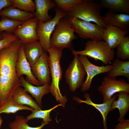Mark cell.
<instances>
[{
  "label": "cell",
  "instance_id": "9a60e30c",
  "mask_svg": "<svg viewBox=\"0 0 129 129\" xmlns=\"http://www.w3.org/2000/svg\"><path fill=\"white\" fill-rule=\"evenodd\" d=\"M128 32L118 27L107 25L104 29L102 40L111 49H113L117 47Z\"/></svg>",
  "mask_w": 129,
  "mask_h": 129
},
{
  "label": "cell",
  "instance_id": "44dd1931",
  "mask_svg": "<svg viewBox=\"0 0 129 129\" xmlns=\"http://www.w3.org/2000/svg\"><path fill=\"white\" fill-rule=\"evenodd\" d=\"M118 98L114 100L111 104L110 111L117 108L119 110V116L118 118V121L124 119V118L129 110V95L124 92L118 93Z\"/></svg>",
  "mask_w": 129,
  "mask_h": 129
},
{
  "label": "cell",
  "instance_id": "52a82bcc",
  "mask_svg": "<svg viewBox=\"0 0 129 129\" xmlns=\"http://www.w3.org/2000/svg\"><path fill=\"white\" fill-rule=\"evenodd\" d=\"M55 9L56 14L54 17L45 22L38 21L37 28L39 42L44 52L46 53L50 47L51 36L56 25L61 18L67 16L66 12L56 7Z\"/></svg>",
  "mask_w": 129,
  "mask_h": 129
},
{
  "label": "cell",
  "instance_id": "277c9868",
  "mask_svg": "<svg viewBox=\"0 0 129 129\" xmlns=\"http://www.w3.org/2000/svg\"><path fill=\"white\" fill-rule=\"evenodd\" d=\"M73 54L85 55L99 60L104 64L108 65L114 58L115 52L113 49H111L107 44L102 40L96 41L90 40L86 43L84 50L72 51Z\"/></svg>",
  "mask_w": 129,
  "mask_h": 129
},
{
  "label": "cell",
  "instance_id": "d4e9b609",
  "mask_svg": "<svg viewBox=\"0 0 129 129\" xmlns=\"http://www.w3.org/2000/svg\"><path fill=\"white\" fill-rule=\"evenodd\" d=\"M33 109L27 106L22 105L17 103L11 97L6 101L0 108V114L2 113L15 114L17 112L22 110L31 111Z\"/></svg>",
  "mask_w": 129,
  "mask_h": 129
},
{
  "label": "cell",
  "instance_id": "8d00e7d4",
  "mask_svg": "<svg viewBox=\"0 0 129 129\" xmlns=\"http://www.w3.org/2000/svg\"><path fill=\"white\" fill-rule=\"evenodd\" d=\"M10 129L7 128V129Z\"/></svg>",
  "mask_w": 129,
  "mask_h": 129
},
{
  "label": "cell",
  "instance_id": "1f68e13d",
  "mask_svg": "<svg viewBox=\"0 0 129 129\" xmlns=\"http://www.w3.org/2000/svg\"><path fill=\"white\" fill-rule=\"evenodd\" d=\"M2 38L0 40V51L10 45L18 38L14 34L4 32L2 33Z\"/></svg>",
  "mask_w": 129,
  "mask_h": 129
},
{
  "label": "cell",
  "instance_id": "d6a6232c",
  "mask_svg": "<svg viewBox=\"0 0 129 129\" xmlns=\"http://www.w3.org/2000/svg\"><path fill=\"white\" fill-rule=\"evenodd\" d=\"M113 129H129V120L124 119L119 121Z\"/></svg>",
  "mask_w": 129,
  "mask_h": 129
},
{
  "label": "cell",
  "instance_id": "f546056e",
  "mask_svg": "<svg viewBox=\"0 0 129 129\" xmlns=\"http://www.w3.org/2000/svg\"><path fill=\"white\" fill-rule=\"evenodd\" d=\"M11 6L23 11L34 13L36 9V5L32 0H11Z\"/></svg>",
  "mask_w": 129,
  "mask_h": 129
},
{
  "label": "cell",
  "instance_id": "83f0119b",
  "mask_svg": "<svg viewBox=\"0 0 129 129\" xmlns=\"http://www.w3.org/2000/svg\"><path fill=\"white\" fill-rule=\"evenodd\" d=\"M116 51L117 58L122 60L129 59V36H126L117 46Z\"/></svg>",
  "mask_w": 129,
  "mask_h": 129
},
{
  "label": "cell",
  "instance_id": "7402d4cb",
  "mask_svg": "<svg viewBox=\"0 0 129 129\" xmlns=\"http://www.w3.org/2000/svg\"><path fill=\"white\" fill-rule=\"evenodd\" d=\"M99 3L101 8L117 13L129 15V0H100Z\"/></svg>",
  "mask_w": 129,
  "mask_h": 129
},
{
  "label": "cell",
  "instance_id": "8992f818",
  "mask_svg": "<svg viewBox=\"0 0 129 129\" xmlns=\"http://www.w3.org/2000/svg\"><path fill=\"white\" fill-rule=\"evenodd\" d=\"M65 18L80 38L96 41L102 40L104 28L96 24L67 15Z\"/></svg>",
  "mask_w": 129,
  "mask_h": 129
},
{
  "label": "cell",
  "instance_id": "d6986e66",
  "mask_svg": "<svg viewBox=\"0 0 129 129\" xmlns=\"http://www.w3.org/2000/svg\"><path fill=\"white\" fill-rule=\"evenodd\" d=\"M22 45L26 59L31 66L39 59L43 53L44 51L38 41Z\"/></svg>",
  "mask_w": 129,
  "mask_h": 129
},
{
  "label": "cell",
  "instance_id": "484cf974",
  "mask_svg": "<svg viewBox=\"0 0 129 129\" xmlns=\"http://www.w3.org/2000/svg\"><path fill=\"white\" fill-rule=\"evenodd\" d=\"M28 121L22 115H17L15 119L9 124L10 129H42L45 125L49 123L42 121L41 125L36 127H31L27 124Z\"/></svg>",
  "mask_w": 129,
  "mask_h": 129
},
{
  "label": "cell",
  "instance_id": "30bf717a",
  "mask_svg": "<svg viewBox=\"0 0 129 129\" xmlns=\"http://www.w3.org/2000/svg\"><path fill=\"white\" fill-rule=\"evenodd\" d=\"M79 56L87 74L86 80L81 87V91L84 92L90 88L92 80L95 76L100 74L108 73L112 69L113 66L112 64L97 66L91 62L87 56L81 55Z\"/></svg>",
  "mask_w": 129,
  "mask_h": 129
},
{
  "label": "cell",
  "instance_id": "4316f807",
  "mask_svg": "<svg viewBox=\"0 0 129 129\" xmlns=\"http://www.w3.org/2000/svg\"><path fill=\"white\" fill-rule=\"evenodd\" d=\"M62 105L59 104L50 109L45 110H36L34 109L31 111L32 113L27 117L26 118L27 121L35 118H39L43 119V121L49 123L52 121V119L50 116V113L53 110L59 106Z\"/></svg>",
  "mask_w": 129,
  "mask_h": 129
},
{
  "label": "cell",
  "instance_id": "3957f363",
  "mask_svg": "<svg viewBox=\"0 0 129 129\" xmlns=\"http://www.w3.org/2000/svg\"><path fill=\"white\" fill-rule=\"evenodd\" d=\"M101 7L99 2L93 0H84L69 11L67 15L85 21L93 22L105 28L107 26L104 17L101 14Z\"/></svg>",
  "mask_w": 129,
  "mask_h": 129
},
{
  "label": "cell",
  "instance_id": "ffe728a7",
  "mask_svg": "<svg viewBox=\"0 0 129 129\" xmlns=\"http://www.w3.org/2000/svg\"><path fill=\"white\" fill-rule=\"evenodd\" d=\"M0 16L16 21L24 22L34 17V13L24 11L10 6L2 9L0 11Z\"/></svg>",
  "mask_w": 129,
  "mask_h": 129
},
{
  "label": "cell",
  "instance_id": "7a4b0ae2",
  "mask_svg": "<svg viewBox=\"0 0 129 129\" xmlns=\"http://www.w3.org/2000/svg\"><path fill=\"white\" fill-rule=\"evenodd\" d=\"M48 63L52 82L50 85V92L57 102L64 108L67 99L65 96H63L59 86V82L63 76L60 60L62 55V50L50 47L48 50Z\"/></svg>",
  "mask_w": 129,
  "mask_h": 129
},
{
  "label": "cell",
  "instance_id": "d590c367",
  "mask_svg": "<svg viewBox=\"0 0 129 129\" xmlns=\"http://www.w3.org/2000/svg\"><path fill=\"white\" fill-rule=\"evenodd\" d=\"M2 33H0V40L2 39Z\"/></svg>",
  "mask_w": 129,
  "mask_h": 129
},
{
  "label": "cell",
  "instance_id": "7c38bea8",
  "mask_svg": "<svg viewBox=\"0 0 129 129\" xmlns=\"http://www.w3.org/2000/svg\"><path fill=\"white\" fill-rule=\"evenodd\" d=\"M31 67L32 74L38 81L40 86L50 84L51 77L47 53L44 52L39 59Z\"/></svg>",
  "mask_w": 129,
  "mask_h": 129
},
{
  "label": "cell",
  "instance_id": "e575fe53",
  "mask_svg": "<svg viewBox=\"0 0 129 129\" xmlns=\"http://www.w3.org/2000/svg\"><path fill=\"white\" fill-rule=\"evenodd\" d=\"M3 122V120L1 118V116L0 115V128H1Z\"/></svg>",
  "mask_w": 129,
  "mask_h": 129
},
{
  "label": "cell",
  "instance_id": "5bb4252c",
  "mask_svg": "<svg viewBox=\"0 0 129 129\" xmlns=\"http://www.w3.org/2000/svg\"><path fill=\"white\" fill-rule=\"evenodd\" d=\"M118 94L113 96L110 99L102 104L94 103L91 100L89 94L88 93L84 94L86 100H83L77 97H74L73 99L79 103H84L95 108L100 113L103 118V129H108L107 125V116L110 111V107L113 101L118 97Z\"/></svg>",
  "mask_w": 129,
  "mask_h": 129
},
{
  "label": "cell",
  "instance_id": "5b68a950",
  "mask_svg": "<svg viewBox=\"0 0 129 129\" xmlns=\"http://www.w3.org/2000/svg\"><path fill=\"white\" fill-rule=\"evenodd\" d=\"M74 31L65 17L61 18L56 25L50 40V47L62 50H74L72 41L77 38Z\"/></svg>",
  "mask_w": 129,
  "mask_h": 129
},
{
  "label": "cell",
  "instance_id": "836d02e7",
  "mask_svg": "<svg viewBox=\"0 0 129 129\" xmlns=\"http://www.w3.org/2000/svg\"><path fill=\"white\" fill-rule=\"evenodd\" d=\"M12 5L11 0H0V11L3 9Z\"/></svg>",
  "mask_w": 129,
  "mask_h": 129
},
{
  "label": "cell",
  "instance_id": "4fadbf2b",
  "mask_svg": "<svg viewBox=\"0 0 129 129\" xmlns=\"http://www.w3.org/2000/svg\"><path fill=\"white\" fill-rule=\"evenodd\" d=\"M16 67L17 74L19 78L25 75V80L28 83L35 86H40L38 81L32 74L31 66L25 55L22 44L19 50Z\"/></svg>",
  "mask_w": 129,
  "mask_h": 129
},
{
  "label": "cell",
  "instance_id": "6da1fadb",
  "mask_svg": "<svg viewBox=\"0 0 129 129\" xmlns=\"http://www.w3.org/2000/svg\"><path fill=\"white\" fill-rule=\"evenodd\" d=\"M22 44L18 39L0 51V108L22 86L17 74L16 64Z\"/></svg>",
  "mask_w": 129,
  "mask_h": 129
},
{
  "label": "cell",
  "instance_id": "2e32d148",
  "mask_svg": "<svg viewBox=\"0 0 129 129\" xmlns=\"http://www.w3.org/2000/svg\"><path fill=\"white\" fill-rule=\"evenodd\" d=\"M22 86L25 91L30 93L36 100L39 106L42 107V99L45 94L50 92V84L36 86L27 82L22 76L19 77Z\"/></svg>",
  "mask_w": 129,
  "mask_h": 129
},
{
  "label": "cell",
  "instance_id": "f1b7e54d",
  "mask_svg": "<svg viewBox=\"0 0 129 129\" xmlns=\"http://www.w3.org/2000/svg\"><path fill=\"white\" fill-rule=\"evenodd\" d=\"M23 22L14 21L7 17H2L0 21V33L4 31L12 33Z\"/></svg>",
  "mask_w": 129,
  "mask_h": 129
},
{
  "label": "cell",
  "instance_id": "cb8c5ba5",
  "mask_svg": "<svg viewBox=\"0 0 129 129\" xmlns=\"http://www.w3.org/2000/svg\"><path fill=\"white\" fill-rule=\"evenodd\" d=\"M112 69L108 73L107 76L110 78H115L122 76L129 80V61H123L116 58L113 60Z\"/></svg>",
  "mask_w": 129,
  "mask_h": 129
},
{
  "label": "cell",
  "instance_id": "8fae6325",
  "mask_svg": "<svg viewBox=\"0 0 129 129\" xmlns=\"http://www.w3.org/2000/svg\"><path fill=\"white\" fill-rule=\"evenodd\" d=\"M38 20L34 17L19 26L13 33L21 41L22 44L38 41L37 33Z\"/></svg>",
  "mask_w": 129,
  "mask_h": 129
},
{
  "label": "cell",
  "instance_id": "4dcf8cb0",
  "mask_svg": "<svg viewBox=\"0 0 129 129\" xmlns=\"http://www.w3.org/2000/svg\"><path fill=\"white\" fill-rule=\"evenodd\" d=\"M57 8L65 12L74 7L82 2L84 0H54Z\"/></svg>",
  "mask_w": 129,
  "mask_h": 129
},
{
  "label": "cell",
  "instance_id": "ba28073f",
  "mask_svg": "<svg viewBox=\"0 0 129 129\" xmlns=\"http://www.w3.org/2000/svg\"><path fill=\"white\" fill-rule=\"evenodd\" d=\"M86 74L79 55H74L73 60L66 70L64 75L66 83L71 91L75 92L81 86Z\"/></svg>",
  "mask_w": 129,
  "mask_h": 129
},
{
  "label": "cell",
  "instance_id": "603a6c76",
  "mask_svg": "<svg viewBox=\"0 0 129 129\" xmlns=\"http://www.w3.org/2000/svg\"><path fill=\"white\" fill-rule=\"evenodd\" d=\"M12 97L15 101L20 105L28 106L36 110L41 109L37 102L21 86L16 89Z\"/></svg>",
  "mask_w": 129,
  "mask_h": 129
},
{
  "label": "cell",
  "instance_id": "ac0fdd59",
  "mask_svg": "<svg viewBox=\"0 0 129 129\" xmlns=\"http://www.w3.org/2000/svg\"><path fill=\"white\" fill-rule=\"evenodd\" d=\"M104 17L107 25H111L118 27L129 32V15L109 11Z\"/></svg>",
  "mask_w": 129,
  "mask_h": 129
},
{
  "label": "cell",
  "instance_id": "9c48e42d",
  "mask_svg": "<svg viewBox=\"0 0 129 129\" xmlns=\"http://www.w3.org/2000/svg\"><path fill=\"white\" fill-rule=\"evenodd\" d=\"M97 90L102 95L104 102L110 99L116 93L124 92L129 94V83L122 78L117 79L107 76L103 78Z\"/></svg>",
  "mask_w": 129,
  "mask_h": 129
},
{
  "label": "cell",
  "instance_id": "e0dca14e",
  "mask_svg": "<svg viewBox=\"0 0 129 129\" xmlns=\"http://www.w3.org/2000/svg\"><path fill=\"white\" fill-rule=\"evenodd\" d=\"M36 9L34 13V17L38 21L45 22L51 20L52 16L49 15L48 11L56 6L54 0H35Z\"/></svg>",
  "mask_w": 129,
  "mask_h": 129
}]
</instances>
